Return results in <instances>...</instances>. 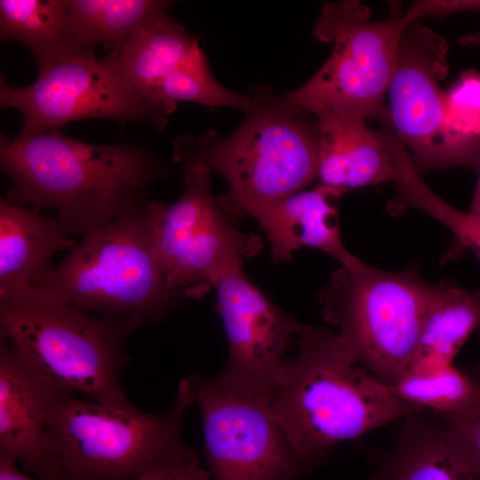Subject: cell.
<instances>
[{"instance_id":"18","label":"cell","mask_w":480,"mask_h":480,"mask_svg":"<svg viewBox=\"0 0 480 480\" xmlns=\"http://www.w3.org/2000/svg\"><path fill=\"white\" fill-rule=\"evenodd\" d=\"M364 480H477L457 452L438 418L415 411L404 419L391 449Z\"/></svg>"},{"instance_id":"6","label":"cell","mask_w":480,"mask_h":480,"mask_svg":"<svg viewBox=\"0 0 480 480\" xmlns=\"http://www.w3.org/2000/svg\"><path fill=\"white\" fill-rule=\"evenodd\" d=\"M132 332L42 293L0 300V336L52 387L100 404H131L120 379Z\"/></svg>"},{"instance_id":"8","label":"cell","mask_w":480,"mask_h":480,"mask_svg":"<svg viewBox=\"0 0 480 480\" xmlns=\"http://www.w3.org/2000/svg\"><path fill=\"white\" fill-rule=\"evenodd\" d=\"M411 23L404 11L372 21L360 1L324 4L312 33L333 49L319 70L285 98L317 119H376L390 129L385 100L401 36Z\"/></svg>"},{"instance_id":"23","label":"cell","mask_w":480,"mask_h":480,"mask_svg":"<svg viewBox=\"0 0 480 480\" xmlns=\"http://www.w3.org/2000/svg\"><path fill=\"white\" fill-rule=\"evenodd\" d=\"M407 404L432 410L436 416L471 419L480 415V378L453 364L424 372H407L392 387Z\"/></svg>"},{"instance_id":"13","label":"cell","mask_w":480,"mask_h":480,"mask_svg":"<svg viewBox=\"0 0 480 480\" xmlns=\"http://www.w3.org/2000/svg\"><path fill=\"white\" fill-rule=\"evenodd\" d=\"M212 286L228 349L227 364L213 380L223 388L268 398L284 379L285 354L303 324L274 305L244 275L243 266Z\"/></svg>"},{"instance_id":"25","label":"cell","mask_w":480,"mask_h":480,"mask_svg":"<svg viewBox=\"0 0 480 480\" xmlns=\"http://www.w3.org/2000/svg\"><path fill=\"white\" fill-rule=\"evenodd\" d=\"M157 99L168 115L175 110L180 100L210 107H232L244 112L251 107L249 92H234L213 77L198 44L164 79Z\"/></svg>"},{"instance_id":"32","label":"cell","mask_w":480,"mask_h":480,"mask_svg":"<svg viewBox=\"0 0 480 480\" xmlns=\"http://www.w3.org/2000/svg\"><path fill=\"white\" fill-rule=\"evenodd\" d=\"M470 375L480 378V359L470 367Z\"/></svg>"},{"instance_id":"28","label":"cell","mask_w":480,"mask_h":480,"mask_svg":"<svg viewBox=\"0 0 480 480\" xmlns=\"http://www.w3.org/2000/svg\"><path fill=\"white\" fill-rule=\"evenodd\" d=\"M210 476L199 466L197 453L188 447L145 470L134 480H209Z\"/></svg>"},{"instance_id":"3","label":"cell","mask_w":480,"mask_h":480,"mask_svg":"<svg viewBox=\"0 0 480 480\" xmlns=\"http://www.w3.org/2000/svg\"><path fill=\"white\" fill-rule=\"evenodd\" d=\"M249 94L244 119L228 136L210 131L172 140L174 161L224 177L228 190L217 200L232 221L303 190L318 175L317 118L266 84Z\"/></svg>"},{"instance_id":"7","label":"cell","mask_w":480,"mask_h":480,"mask_svg":"<svg viewBox=\"0 0 480 480\" xmlns=\"http://www.w3.org/2000/svg\"><path fill=\"white\" fill-rule=\"evenodd\" d=\"M440 286L414 269L390 272L356 258L340 265L320 292L321 313L356 362L392 387L409 367Z\"/></svg>"},{"instance_id":"17","label":"cell","mask_w":480,"mask_h":480,"mask_svg":"<svg viewBox=\"0 0 480 480\" xmlns=\"http://www.w3.org/2000/svg\"><path fill=\"white\" fill-rule=\"evenodd\" d=\"M319 183L347 193L364 186L395 180V167L387 148L366 121L356 118H318Z\"/></svg>"},{"instance_id":"12","label":"cell","mask_w":480,"mask_h":480,"mask_svg":"<svg viewBox=\"0 0 480 480\" xmlns=\"http://www.w3.org/2000/svg\"><path fill=\"white\" fill-rule=\"evenodd\" d=\"M446 40L418 23L404 30L388 85L389 126L419 172L456 167L448 129Z\"/></svg>"},{"instance_id":"19","label":"cell","mask_w":480,"mask_h":480,"mask_svg":"<svg viewBox=\"0 0 480 480\" xmlns=\"http://www.w3.org/2000/svg\"><path fill=\"white\" fill-rule=\"evenodd\" d=\"M440 283L405 373L452 364L471 333L480 327V290L469 292L450 281Z\"/></svg>"},{"instance_id":"27","label":"cell","mask_w":480,"mask_h":480,"mask_svg":"<svg viewBox=\"0 0 480 480\" xmlns=\"http://www.w3.org/2000/svg\"><path fill=\"white\" fill-rule=\"evenodd\" d=\"M439 418L446 425L460 459L480 480V415L471 419Z\"/></svg>"},{"instance_id":"15","label":"cell","mask_w":480,"mask_h":480,"mask_svg":"<svg viewBox=\"0 0 480 480\" xmlns=\"http://www.w3.org/2000/svg\"><path fill=\"white\" fill-rule=\"evenodd\" d=\"M344 194L318 183L254 210L251 215L267 236L274 261L290 260L300 247L324 252L340 265L356 260L340 236L336 202Z\"/></svg>"},{"instance_id":"4","label":"cell","mask_w":480,"mask_h":480,"mask_svg":"<svg viewBox=\"0 0 480 480\" xmlns=\"http://www.w3.org/2000/svg\"><path fill=\"white\" fill-rule=\"evenodd\" d=\"M195 402L188 379L172 406L148 413L54 388L46 419L45 449L53 480H134L188 446L182 439L186 410Z\"/></svg>"},{"instance_id":"22","label":"cell","mask_w":480,"mask_h":480,"mask_svg":"<svg viewBox=\"0 0 480 480\" xmlns=\"http://www.w3.org/2000/svg\"><path fill=\"white\" fill-rule=\"evenodd\" d=\"M0 36L27 46L38 69L61 58L79 56L69 39L68 0H1Z\"/></svg>"},{"instance_id":"20","label":"cell","mask_w":480,"mask_h":480,"mask_svg":"<svg viewBox=\"0 0 480 480\" xmlns=\"http://www.w3.org/2000/svg\"><path fill=\"white\" fill-rule=\"evenodd\" d=\"M169 1L68 0V34L79 56L94 54L102 45L114 51L140 27L168 14Z\"/></svg>"},{"instance_id":"2","label":"cell","mask_w":480,"mask_h":480,"mask_svg":"<svg viewBox=\"0 0 480 480\" xmlns=\"http://www.w3.org/2000/svg\"><path fill=\"white\" fill-rule=\"evenodd\" d=\"M296 343L297 355L267 404L308 464L324 460L340 443L422 410L358 367L332 330L303 324Z\"/></svg>"},{"instance_id":"5","label":"cell","mask_w":480,"mask_h":480,"mask_svg":"<svg viewBox=\"0 0 480 480\" xmlns=\"http://www.w3.org/2000/svg\"><path fill=\"white\" fill-rule=\"evenodd\" d=\"M37 293L132 332L162 319L184 297L166 281L146 206L83 236Z\"/></svg>"},{"instance_id":"26","label":"cell","mask_w":480,"mask_h":480,"mask_svg":"<svg viewBox=\"0 0 480 480\" xmlns=\"http://www.w3.org/2000/svg\"><path fill=\"white\" fill-rule=\"evenodd\" d=\"M448 129L457 166H480V74L468 69L447 92Z\"/></svg>"},{"instance_id":"31","label":"cell","mask_w":480,"mask_h":480,"mask_svg":"<svg viewBox=\"0 0 480 480\" xmlns=\"http://www.w3.org/2000/svg\"><path fill=\"white\" fill-rule=\"evenodd\" d=\"M461 45H480V31L463 35L458 38Z\"/></svg>"},{"instance_id":"29","label":"cell","mask_w":480,"mask_h":480,"mask_svg":"<svg viewBox=\"0 0 480 480\" xmlns=\"http://www.w3.org/2000/svg\"><path fill=\"white\" fill-rule=\"evenodd\" d=\"M17 464L13 457L0 452V480H53L31 478L20 470Z\"/></svg>"},{"instance_id":"30","label":"cell","mask_w":480,"mask_h":480,"mask_svg":"<svg viewBox=\"0 0 480 480\" xmlns=\"http://www.w3.org/2000/svg\"><path fill=\"white\" fill-rule=\"evenodd\" d=\"M479 176L476 186V189L471 200L468 212L477 218H480V166L478 169Z\"/></svg>"},{"instance_id":"9","label":"cell","mask_w":480,"mask_h":480,"mask_svg":"<svg viewBox=\"0 0 480 480\" xmlns=\"http://www.w3.org/2000/svg\"><path fill=\"white\" fill-rule=\"evenodd\" d=\"M183 167L179 199L171 204L148 201L146 219L169 286L196 297L258 252L260 240L233 226L212 194L209 170L197 164Z\"/></svg>"},{"instance_id":"14","label":"cell","mask_w":480,"mask_h":480,"mask_svg":"<svg viewBox=\"0 0 480 480\" xmlns=\"http://www.w3.org/2000/svg\"><path fill=\"white\" fill-rule=\"evenodd\" d=\"M53 390L0 336V452L40 479H51L44 439Z\"/></svg>"},{"instance_id":"24","label":"cell","mask_w":480,"mask_h":480,"mask_svg":"<svg viewBox=\"0 0 480 480\" xmlns=\"http://www.w3.org/2000/svg\"><path fill=\"white\" fill-rule=\"evenodd\" d=\"M394 184L396 194L389 203L392 212L418 209L444 224L454 235L453 243L443 259L444 262L460 257L468 250L480 260V218L443 200L423 181L412 164L399 169Z\"/></svg>"},{"instance_id":"10","label":"cell","mask_w":480,"mask_h":480,"mask_svg":"<svg viewBox=\"0 0 480 480\" xmlns=\"http://www.w3.org/2000/svg\"><path fill=\"white\" fill-rule=\"evenodd\" d=\"M0 106L22 114L19 138L90 118L146 122L160 131L167 124V115L128 80L113 52L59 59L39 68L37 79L25 87L9 85L2 75Z\"/></svg>"},{"instance_id":"16","label":"cell","mask_w":480,"mask_h":480,"mask_svg":"<svg viewBox=\"0 0 480 480\" xmlns=\"http://www.w3.org/2000/svg\"><path fill=\"white\" fill-rule=\"evenodd\" d=\"M56 217H46L0 198V300L40 292L54 267L52 257L72 250Z\"/></svg>"},{"instance_id":"11","label":"cell","mask_w":480,"mask_h":480,"mask_svg":"<svg viewBox=\"0 0 480 480\" xmlns=\"http://www.w3.org/2000/svg\"><path fill=\"white\" fill-rule=\"evenodd\" d=\"M203 420L204 452L214 480H295L309 464L270 414L267 398L187 377Z\"/></svg>"},{"instance_id":"1","label":"cell","mask_w":480,"mask_h":480,"mask_svg":"<svg viewBox=\"0 0 480 480\" xmlns=\"http://www.w3.org/2000/svg\"><path fill=\"white\" fill-rule=\"evenodd\" d=\"M0 167L12 182L6 199L36 212L54 209L69 236L143 209L148 186L169 176L146 146L92 144L60 129L28 138L1 134Z\"/></svg>"},{"instance_id":"21","label":"cell","mask_w":480,"mask_h":480,"mask_svg":"<svg viewBox=\"0 0 480 480\" xmlns=\"http://www.w3.org/2000/svg\"><path fill=\"white\" fill-rule=\"evenodd\" d=\"M197 44V38L167 15L140 27L111 52L128 80L168 115L157 99V91Z\"/></svg>"}]
</instances>
